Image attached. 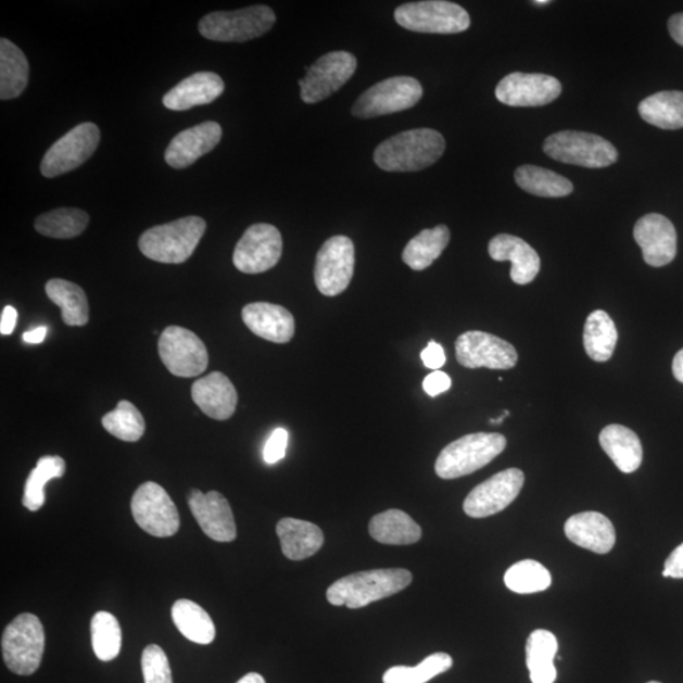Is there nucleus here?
Listing matches in <instances>:
<instances>
[{
	"mask_svg": "<svg viewBox=\"0 0 683 683\" xmlns=\"http://www.w3.org/2000/svg\"><path fill=\"white\" fill-rule=\"evenodd\" d=\"M491 258L503 263L510 261V278L518 286L532 282L541 270L539 253L521 238L511 235H498L489 243Z\"/></svg>",
	"mask_w": 683,
	"mask_h": 683,
	"instance_id": "nucleus-25",
	"label": "nucleus"
},
{
	"mask_svg": "<svg viewBox=\"0 0 683 683\" xmlns=\"http://www.w3.org/2000/svg\"><path fill=\"white\" fill-rule=\"evenodd\" d=\"M516 181L527 193L542 198H562L573 191V184L565 176L540 166H520L516 172Z\"/></svg>",
	"mask_w": 683,
	"mask_h": 683,
	"instance_id": "nucleus-37",
	"label": "nucleus"
},
{
	"mask_svg": "<svg viewBox=\"0 0 683 683\" xmlns=\"http://www.w3.org/2000/svg\"><path fill=\"white\" fill-rule=\"evenodd\" d=\"M355 273V244L351 238L334 236L321 245L314 280L321 294L337 296L349 288Z\"/></svg>",
	"mask_w": 683,
	"mask_h": 683,
	"instance_id": "nucleus-14",
	"label": "nucleus"
},
{
	"mask_svg": "<svg viewBox=\"0 0 683 683\" xmlns=\"http://www.w3.org/2000/svg\"><path fill=\"white\" fill-rule=\"evenodd\" d=\"M18 313L13 306L8 305L2 312V319H0V333L3 336L11 334L17 326Z\"/></svg>",
	"mask_w": 683,
	"mask_h": 683,
	"instance_id": "nucleus-49",
	"label": "nucleus"
},
{
	"mask_svg": "<svg viewBox=\"0 0 683 683\" xmlns=\"http://www.w3.org/2000/svg\"><path fill=\"white\" fill-rule=\"evenodd\" d=\"M159 355L167 370L178 378H195L210 365L208 350L187 328L167 327L160 336Z\"/></svg>",
	"mask_w": 683,
	"mask_h": 683,
	"instance_id": "nucleus-12",
	"label": "nucleus"
},
{
	"mask_svg": "<svg viewBox=\"0 0 683 683\" xmlns=\"http://www.w3.org/2000/svg\"><path fill=\"white\" fill-rule=\"evenodd\" d=\"M543 150L559 163L589 168L608 167L618 160V151L612 143L600 136L579 130H561L549 136Z\"/></svg>",
	"mask_w": 683,
	"mask_h": 683,
	"instance_id": "nucleus-8",
	"label": "nucleus"
},
{
	"mask_svg": "<svg viewBox=\"0 0 683 683\" xmlns=\"http://www.w3.org/2000/svg\"><path fill=\"white\" fill-rule=\"evenodd\" d=\"M506 448V439L498 433L467 434L444 447L435 460V473L454 480L481 470Z\"/></svg>",
	"mask_w": 683,
	"mask_h": 683,
	"instance_id": "nucleus-4",
	"label": "nucleus"
},
{
	"mask_svg": "<svg viewBox=\"0 0 683 683\" xmlns=\"http://www.w3.org/2000/svg\"><path fill=\"white\" fill-rule=\"evenodd\" d=\"M225 91V81L210 72L197 73L181 80L168 93L163 103L167 110L188 111L194 106L211 104Z\"/></svg>",
	"mask_w": 683,
	"mask_h": 683,
	"instance_id": "nucleus-26",
	"label": "nucleus"
},
{
	"mask_svg": "<svg viewBox=\"0 0 683 683\" xmlns=\"http://www.w3.org/2000/svg\"><path fill=\"white\" fill-rule=\"evenodd\" d=\"M413 574L405 569L370 570L344 576L327 590L333 606L361 609L393 596L410 585Z\"/></svg>",
	"mask_w": 683,
	"mask_h": 683,
	"instance_id": "nucleus-2",
	"label": "nucleus"
},
{
	"mask_svg": "<svg viewBox=\"0 0 683 683\" xmlns=\"http://www.w3.org/2000/svg\"><path fill=\"white\" fill-rule=\"evenodd\" d=\"M635 242L641 245L646 264L662 267L672 263L678 253V233L670 219L661 214H647L634 227Z\"/></svg>",
	"mask_w": 683,
	"mask_h": 683,
	"instance_id": "nucleus-20",
	"label": "nucleus"
},
{
	"mask_svg": "<svg viewBox=\"0 0 683 683\" xmlns=\"http://www.w3.org/2000/svg\"><path fill=\"white\" fill-rule=\"evenodd\" d=\"M141 667L144 683H173L170 663L163 648L151 644L144 648Z\"/></svg>",
	"mask_w": 683,
	"mask_h": 683,
	"instance_id": "nucleus-44",
	"label": "nucleus"
},
{
	"mask_svg": "<svg viewBox=\"0 0 683 683\" xmlns=\"http://www.w3.org/2000/svg\"><path fill=\"white\" fill-rule=\"evenodd\" d=\"M672 371L674 378L683 383V349L679 351L678 355L673 358Z\"/></svg>",
	"mask_w": 683,
	"mask_h": 683,
	"instance_id": "nucleus-52",
	"label": "nucleus"
},
{
	"mask_svg": "<svg viewBox=\"0 0 683 683\" xmlns=\"http://www.w3.org/2000/svg\"><path fill=\"white\" fill-rule=\"evenodd\" d=\"M188 504L198 524L210 539L224 543L233 542L237 539L232 509L227 498L218 491L204 494L201 490H191Z\"/></svg>",
	"mask_w": 683,
	"mask_h": 683,
	"instance_id": "nucleus-19",
	"label": "nucleus"
},
{
	"mask_svg": "<svg viewBox=\"0 0 683 683\" xmlns=\"http://www.w3.org/2000/svg\"><path fill=\"white\" fill-rule=\"evenodd\" d=\"M663 578L683 579V543L666 559Z\"/></svg>",
	"mask_w": 683,
	"mask_h": 683,
	"instance_id": "nucleus-48",
	"label": "nucleus"
},
{
	"mask_svg": "<svg viewBox=\"0 0 683 683\" xmlns=\"http://www.w3.org/2000/svg\"><path fill=\"white\" fill-rule=\"evenodd\" d=\"M237 683H266V681L263 676H261L260 673L251 672L245 674V676H243Z\"/></svg>",
	"mask_w": 683,
	"mask_h": 683,
	"instance_id": "nucleus-53",
	"label": "nucleus"
},
{
	"mask_svg": "<svg viewBox=\"0 0 683 683\" xmlns=\"http://www.w3.org/2000/svg\"><path fill=\"white\" fill-rule=\"evenodd\" d=\"M45 629L34 614H21L5 628L2 636L4 662L11 672L30 676L40 669L45 654Z\"/></svg>",
	"mask_w": 683,
	"mask_h": 683,
	"instance_id": "nucleus-5",
	"label": "nucleus"
},
{
	"mask_svg": "<svg viewBox=\"0 0 683 683\" xmlns=\"http://www.w3.org/2000/svg\"><path fill=\"white\" fill-rule=\"evenodd\" d=\"M446 141L431 128H417L388 138L374 152L375 164L390 173L420 172L439 161Z\"/></svg>",
	"mask_w": 683,
	"mask_h": 683,
	"instance_id": "nucleus-1",
	"label": "nucleus"
},
{
	"mask_svg": "<svg viewBox=\"0 0 683 683\" xmlns=\"http://www.w3.org/2000/svg\"><path fill=\"white\" fill-rule=\"evenodd\" d=\"M242 319L253 334L274 343H288L295 334L293 314L281 305L251 303L242 309Z\"/></svg>",
	"mask_w": 683,
	"mask_h": 683,
	"instance_id": "nucleus-22",
	"label": "nucleus"
},
{
	"mask_svg": "<svg viewBox=\"0 0 683 683\" xmlns=\"http://www.w3.org/2000/svg\"><path fill=\"white\" fill-rule=\"evenodd\" d=\"M283 556L291 561H303L317 554L324 547L325 535L321 529L294 518H283L276 526Z\"/></svg>",
	"mask_w": 683,
	"mask_h": 683,
	"instance_id": "nucleus-27",
	"label": "nucleus"
},
{
	"mask_svg": "<svg viewBox=\"0 0 683 683\" xmlns=\"http://www.w3.org/2000/svg\"><path fill=\"white\" fill-rule=\"evenodd\" d=\"M130 510L137 526L157 539H167L179 531V511L170 495L156 482H144L137 489Z\"/></svg>",
	"mask_w": 683,
	"mask_h": 683,
	"instance_id": "nucleus-10",
	"label": "nucleus"
},
{
	"mask_svg": "<svg viewBox=\"0 0 683 683\" xmlns=\"http://www.w3.org/2000/svg\"><path fill=\"white\" fill-rule=\"evenodd\" d=\"M172 617L179 632L191 642L206 646L216 638V627L210 614L188 598H181L174 604Z\"/></svg>",
	"mask_w": 683,
	"mask_h": 683,
	"instance_id": "nucleus-34",
	"label": "nucleus"
},
{
	"mask_svg": "<svg viewBox=\"0 0 683 683\" xmlns=\"http://www.w3.org/2000/svg\"><path fill=\"white\" fill-rule=\"evenodd\" d=\"M205 229L203 218L184 217L146 230L138 241V248L146 257L156 263L182 264L193 255Z\"/></svg>",
	"mask_w": 683,
	"mask_h": 683,
	"instance_id": "nucleus-3",
	"label": "nucleus"
},
{
	"mask_svg": "<svg viewBox=\"0 0 683 683\" xmlns=\"http://www.w3.org/2000/svg\"><path fill=\"white\" fill-rule=\"evenodd\" d=\"M89 214L78 208H60L42 214L35 222L38 233L58 240L80 236L89 225Z\"/></svg>",
	"mask_w": 683,
	"mask_h": 683,
	"instance_id": "nucleus-38",
	"label": "nucleus"
},
{
	"mask_svg": "<svg viewBox=\"0 0 683 683\" xmlns=\"http://www.w3.org/2000/svg\"><path fill=\"white\" fill-rule=\"evenodd\" d=\"M450 240L451 233L446 226L421 230L406 244L403 252L404 264L408 265L412 270H426L446 250Z\"/></svg>",
	"mask_w": 683,
	"mask_h": 683,
	"instance_id": "nucleus-33",
	"label": "nucleus"
},
{
	"mask_svg": "<svg viewBox=\"0 0 683 683\" xmlns=\"http://www.w3.org/2000/svg\"><path fill=\"white\" fill-rule=\"evenodd\" d=\"M65 471L66 463L63 457L45 456L38 459L37 466L26 481L23 505L30 511L40 510L46 502V483L52 479L63 478Z\"/></svg>",
	"mask_w": 683,
	"mask_h": 683,
	"instance_id": "nucleus-39",
	"label": "nucleus"
},
{
	"mask_svg": "<svg viewBox=\"0 0 683 683\" xmlns=\"http://www.w3.org/2000/svg\"><path fill=\"white\" fill-rule=\"evenodd\" d=\"M548 0H535L534 4L536 5H544V4H548Z\"/></svg>",
	"mask_w": 683,
	"mask_h": 683,
	"instance_id": "nucleus-55",
	"label": "nucleus"
},
{
	"mask_svg": "<svg viewBox=\"0 0 683 683\" xmlns=\"http://www.w3.org/2000/svg\"><path fill=\"white\" fill-rule=\"evenodd\" d=\"M46 294L50 301L60 306L64 324L71 327H83L89 321V303L84 290L72 281L51 279L46 283Z\"/></svg>",
	"mask_w": 683,
	"mask_h": 683,
	"instance_id": "nucleus-32",
	"label": "nucleus"
},
{
	"mask_svg": "<svg viewBox=\"0 0 683 683\" xmlns=\"http://www.w3.org/2000/svg\"><path fill=\"white\" fill-rule=\"evenodd\" d=\"M191 397L201 410L212 419L227 420L233 416L238 394L225 374L212 372L191 387Z\"/></svg>",
	"mask_w": 683,
	"mask_h": 683,
	"instance_id": "nucleus-24",
	"label": "nucleus"
},
{
	"mask_svg": "<svg viewBox=\"0 0 683 683\" xmlns=\"http://www.w3.org/2000/svg\"><path fill=\"white\" fill-rule=\"evenodd\" d=\"M282 255V237L279 229L266 224L245 229L238 241L233 264L243 274H261L278 265Z\"/></svg>",
	"mask_w": 683,
	"mask_h": 683,
	"instance_id": "nucleus-15",
	"label": "nucleus"
},
{
	"mask_svg": "<svg viewBox=\"0 0 683 683\" xmlns=\"http://www.w3.org/2000/svg\"><path fill=\"white\" fill-rule=\"evenodd\" d=\"M276 22L271 8L252 5L235 12H214L199 22V33L212 41L244 42L270 30Z\"/></svg>",
	"mask_w": 683,
	"mask_h": 683,
	"instance_id": "nucleus-6",
	"label": "nucleus"
},
{
	"mask_svg": "<svg viewBox=\"0 0 683 683\" xmlns=\"http://www.w3.org/2000/svg\"><path fill=\"white\" fill-rule=\"evenodd\" d=\"M641 117L662 129L683 128V91L670 90L644 99L640 104Z\"/></svg>",
	"mask_w": 683,
	"mask_h": 683,
	"instance_id": "nucleus-35",
	"label": "nucleus"
},
{
	"mask_svg": "<svg viewBox=\"0 0 683 683\" xmlns=\"http://www.w3.org/2000/svg\"><path fill=\"white\" fill-rule=\"evenodd\" d=\"M452 387V380L447 374L434 371L428 375L423 381V389L429 396H439L446 393Z\"/></svg>",
	"mask_w": 683,
	"mask_h": 683,
	"instance_id": "nucleus-47",
	"label": "nucleus"
},
{
	"mask_svg": "<svg viewBox=\"0 0 683 683\" xmlns=\"http://www.w3.org/2000/svg\"><path fill=\"white\" fill-rule=\"evenodd\" d=\"M565 533L576 546L597 555L609 554L617 542L610 519L596 511L574 514L566 521Z\"/></svg>",
	"mask_w": 683,
	"mask_h": 683,
	"instance_id": "nucleus-23",
	"label": "nucleus"
},
{
	"mask_svg": "<svg viewBox=\"0 0 683 683\" xmlns=\"http://www.w3.org/2000/svg\"><path fill=\"white\" fill-rule=\"evenodd\" d=\"M504 582L513 593L535 594L549 589L552 576L546 567L540 562L534 561V559H524V561L514 564L505 572Z\"/></svg>",
	"mask_w": 683,
	"mask_h": 683,
	"instance_id": "nucleus-40",
	"label": "nucleus"
},
{
	"mask_svg": "<svg viewBox=\"0 0 683 683\" xmlns=\"http://www.w3.org/2000/svg\"><path fill=\"white\" fill-rule=\"evenodd\" d=\"M368 532L376 542L389 546H409L420 541L421 528L408 514L390 509L375 516Z\"/></svg>",
	"mask_w": 683,
	"mask_h": 683,
	"instance_id": "nucleus-29",
	"label": "nucleus"
},
{
	"mask_svg": "<svg viewBox=\"0 0 683 683\" xmlns=\"http://www.w3.org/2000/svg\"><path fill=\"white\" fill-rule=\"evenodd\" d=\"M558 652L556 635L546 629H536L527 641V667L532 683H555L557 670L555 658Z\"/></svg>",
	"mask_w": 683,
	"mask_h": 683,
	"instance_id": "nucleus-30",
	"label": "nucleus"
},
{
	"mask_svg": "<svg viewBox=\"0 0 683 683\" xmlns=\"http://www.w3.org/2000/svg\"><path fill=\"white\" fill-rule=\"evenodd\" d=\"M90 633L94 654L101 661L110 662L119 656L122 631L117 618L111 612H97L91 619Z\"/></svg>",
	"mask_w": 683,
	"mask_h": 683,
	"instance_id": "nucleus-41",
	"label": "nucleus"
},
{
	"mask_svg": "<svg viewBox=\"0 0 683 683\" xmlns=\"http://www.w3.org/2000/svg\"><path fill=\"white\" fill-rule=\"evenodd\" d=\"M423 97V88L410 76H396L375 84L357 99L352 114L357 118H375L413 109Z\"/></svg>",
	"mask_w": 683,
	"mask_h": 683,
	"instance_id": "nucleus-9",
	"label": "nucleus"
},
{
	"mask_svg": "<svg viewBox=\"0 0 683 683\" xmlns=\"http://www.w3.org/2000/svg\"><path fill=\"white\" fill-rule=\"evenodd\" d=\"M395 21L413 33L439 35L460 34L471 25L465 8L446 0L403 4L396 8Z\"/></svg>",
	"mask_w": 683,
	"mask_h": 683,
	"instance_id": "nucleus-7",
	"label": "nucleus"
},
{
	"mask_svg": "<svg viewBox=\"0 0 683 683\" xmlns=\"http://www.w3.org/2000/svg\"><path fill=\"white\" fill-rule=\"evenodd\" d=\"M648 683H661V682H657V681H650V682H648Z\"/></svg>",
	"mask_w": 683,
	"mask_h": 683,
	"instance_id": "nucleus-56",
	"label": "nucleus"
},
{
	"mask_svg": "<svg viewBox=\"0 0 683 683\" xmlns=\"http://www.w3.org/2000/svg\"><path fill=\"white\" fill-rule=\"evenodd\" d=\"M617 342V327L609 314L604 311L591 313L583 331V345L589 357L596 363H606L611 358Z\"/></svg>",
	"mask_w": 683,
	"mask_h": 683,
	"instance_id": "nucleus-36",
	"label": "nucleus"
},
{
	"mask_svg": "<svg viewBox=\"0 0 683 683\" xmlns=\"http://www.w3.org/2000/svg\"><path fill=\"white\" fill-rule=\"evenodd\" d=\"M602 447L621 472L632 473L642 465L643 447L632 429L620 425L605 427L598 437Z\"/></svg>",
	"mask_w": 683,
	"mask_h": 683,
	"instance_id": "nucleus-28",
	"label": "nucleus"
},
{
	"mask_svg": "<svg viewBox=\"0 0 683 683\" xmlns=\"http://www.w3.org/2000/svg\"><path fill=\"white\" fill-rule=\"evenodd\" d=\"M562 86L554 76L513 73L497 84L498 102L509 106H542L561 96Z\"/></svg>",
	"mask_w": 683,
	"mask_h": 683,
	"instance_id": "nucleus-18",
	"label": "nucleus"
},
{
	"mask_svg": "<svg viewBox=\"0 0 683 683\" xmlns=\"http://www.w3.org/2000/svg\"><path fill=\"white\" fill-rule=\"evenodd\" d=\"M456 357L464 367H486L490 370H510L518 363V353L513 344L480 331H470L458 337Z\"/></svg>",
	"mask_w": 683,
	"mask_h": 683,
	"instance_id": "nucleus-17",
	"label": "nucleus"
},
{
	"mask_svg": "<svg viewBox=\"0 0 683 683\" xmlns=\"http://www.w3.org/2000/svg\"><path fill=\"white\" fill-rule=\"evenodd\" d=\"M526 476L519 468H508L476 486L464 503L466 516L481 519L495 516L516 501Z\"/></svg>",
	"mask_w": 683,
	"mask_h": 683,
	"instance_id": "nucleus-16",
	"label": "nucleus"
},
{
	"mask_svg": "<svg viewBox=\"0 0 683 683\" xmlns=\"http://www.w3.org/2000/svg\"><path fill=\"white\" fill-rule=\"evenodd\" d=\"M102 425L106 432L125 442H137L146 431L143 416L136 406L122 401L113 412L105 414Z\"/></svg>",
	"mask_w": 683,
	"mask_h": 683,
	"instance_id": "nucleus-43",
	"label": "nucleus"
},
{
	"mask_svg": "<svg viewBox=\"0 0 683 683\" xmlns=\"http://www.w3.org/2000/svg\"><path fill=\"white\" fill-rule=\"evenodd\" d=\"M420 357L425 366L434 371H439L446 364V353L442 345L434 341L428 343L427 347L421 351Z\"/></svg>",
	"mask_w": 683,
	"mask_h": 683,
	"instance_id": "nucleus-46",
	"label": "nucleus"
},
{
	"mask_svg": "<svg viewBox=\"0 0 683 683\" xmlns=\"http://www.w3.org/2000/svg\"><path fill=\"white\" fill-rule=\"evenodd\" d=\"M220 140L222 127L218 123L204 122L176 135L167 146L165 161L173 168H187L217 148Z\"/></svg>",
	"mask_w": 683,
	"mask_h": 683,
	"instance_id": "nucleus-21",
	"label": "nucleus"
},
{
	"mask_svg": "<svg viewBox=\"0 0 683 683\" xmlns=\"http://www.w3.org/2000/svg\"><path fill=\"white\" fill-rule=\"evenodd\" d=\"M289 442V433L283 428L275 429L270 439H268L265 450L264 458L267 464L279 463L280 459L286 457Z\"/></svg>",
	"mask_w": 683,
	"mask_h": 683,
	"instance_id": "nucleus-45",
	"label": "nucleus"
},
{
	"mask_svg": "<svg viewBox=\"0 0 683 683\" xmlns=\"http://www.w3.org/2000/svg\"><path fill=\"white\" fill-rule=\"evenodd\" d=\"M357 59L350 52L333 51L319 58L311 67L306 66V74L302 80L301 97L308 104L325 101L339 91L356 73Z\"/></svg>",
	"mask_w": 683,
	"mask_h": 683,
	"instance_id": "nucleus-13",
	"label": "nucleus"
},
{
	"mask_svg": "<svg viewBox=\"0 0 683 683\" xmlns=\"http://www.w3.org/2000/svg\"><path fill=\"white\" fill-rule=\"evenodd\" d=\"M506 417H509V412H508V410H505V412L503 413V416H502L501 418H497V419H491V420H490V423H491V425H496V426H497V425H502V423H503V421H504V419H505Z\"/></svg>",
	"mask_w": 683,
	"mask_h": 683,
	"instance_id": "nucleus-54",
	"label": "nucleus"
},
{
	"mask_svg": "<svg viewBox=\"0 0 683 683\" xmlns=\"http://www.w3.org/2000/svg\"><path fill=\"white\" fill-rule=\"evenodd\" d=\"M101 141V130L94 123H81L61 137L45 153L41 174L45 178H58L71 173L93 156Z\"/></svg>",
	"mask_w": 683,
	"mask_h": 683,
	"instance_id": "nucleus-11",
	"label": "nucleus"
},
{
	"mask_svg": "<svg viewBox=\"0 0 683 683\" xmlns=\"http://www.w3.org/2000/svg\"><path fill=\"white\" fill-rule=\"evenodd\" d=\"M29 66L25 53L7 38L0 40V99L11 101L26 90Z\"/></svg>",
	"mask_w": 683,
	"mask_h": 683,
	"instance_id": "nucleus-31",
	"label": "nucleus"
},
{
	"mask_svg": "<svg viewBox=\"0 0 683 683\" xmlns=\"http://www.w3.org/2000/svg\"><path fill=\"white\" fill-rule=\"evenodd\" d=\"M669 29L673 40L683 48V13L672 15Z\"/></svg>",
	"mask_w": 683,
	"mask_h": 683,
	"instance_id": "nucleus-50",
	"label": "nucleus"
},
{
	"mask_svg": "<svg viewBox=\"0 0 683 683\" xmlns=\"http://www.w3.org/2000/svg\"><path fill=\"white\" fill-rule=\"evenodd\" d=\"M46 336H48V328L38 327L23 334V340L27 343H41L46 339Z\"/></svg>",
	"mask_w": 683,
	"mask_h": 683,
	"instance_id": "nucleus-51",
	"label": "nucleus"
},
{
	"mask_svg": "<svg viewBox=\"0 0 683 683\" xmlns=\"http://www.w3.org/2000/svg\"><path fill=\"white\" fill-rule=\"evenodd\" d=\"M454 666V659L447 654L428 656L416 667L395 666L383 673V683H427L447 672Z\"/></svg>",
	"mask_w": 683,
	"mask_h": 683,
	"instance_id": "nucleus-42",
	"label": "nucleus"
}]
</instances>
